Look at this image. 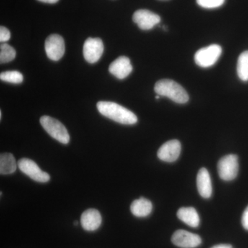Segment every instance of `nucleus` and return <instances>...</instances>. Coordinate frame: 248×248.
Instances as JSON below:
<instances>
[{
  "label": "nucleus",
  "instance_id": "5701e85b",
  "mask_svg": "<svg viewBox=\"0 0 248 248\" xmlns=\"http://www.w3.org/2000/svg\"><path fill=\"white\" fill-rule=\"evenodd\" d=\"M241 223H242V226L244 227V229L248 231V206L245 210L244 213H243Z\"/></svg>",
  "mask_w": 248,
  "mask_h": 248
},
{
  "label": "nucleus",
  "instance_id": "2eb2a0df",
  "mask_svg": "<svg viewBox=\"0 0 248 248\" xmlns=\"http://www.w3.org/2000/svg\"><path fill=\"white\" fill-rule=\"evenodd\" d=\"M153 203L151 201L141 197L134 201L130 205V211L134 216L137 217H146L152 213Z\"/></svg>",
  "mask_w": 248,
  "mask_h": 248
},
{
  "label": "nucleus",
  "instance_id": "9b49d317",
  "mask_svg": "<svg viewBox=\"0 0 248 248\" xmlns=\"http://www.w3.org/2000/svg\"><path fill=\"white\" fill-rule=\"evenodd\" d=\"M182 151V145L178 140H173L164 143L157 152V156L161 161L174 162L177 161Z\"/></svg>",
  "mask_w": 248,
  "mask_h": 248
},
{
  "label": "nucleus",
  "instance_id": "423d86ee",
  "mask_svg": "<svg viewBox=\"0 0 248 248\" xmlns=\"http://www.w3.org/2000/svg\"><path fill=\"white\" fill-rule=\"evenodd\" d=\"M18 168L23 173L32 180L39 183H46L50 181L48 173L42 170L35 161L27 158H22L17 162Z\"/></svg>",
  "mask_w": 248,
  "mask_h": 248
},
{
  "label": "nucleus",
  "instance_id": "1a4fd4ad",
  "mask_svg": "<svg viewBox=\"0 0 248 248\" xmlns=\"http://www.w3.org/2000/svg\"><path fill=\"white\" fill-rule=\"evenodd\" d=\"M104 44L100 38L89 37L84 45V57L85 60L90 63H94L99 61L104 53Z\"/></svg>",
  "mask_w": 248,
  "mask_h": 248
},
{
  "label": "nucleus",
  "instance_id": "39448f33",
  "mask_svg": "<svg viewBox=\"0 0 248 248\" xmlns=\"http://www.w3.org/2000/svg\"><path fill=\"white\" fill-rule=\"evenodd\" d=\"M222 53V48L219 45H212L205 48H201L195 55V63L202 68H208L213 66Z\"/></svg>",
  "mask_w": 248,
  "mask_h": 248
},
{
  "label": "nucleus",
  "instance_id": "393cba45",
  "mask_svg": "<svg viewBox=\"0 0 248 248\" xmlns=\"http://www.w3.org/2000/svg\"><path fill=\"white\" fill-rule=\"evenodd\" d=\"M38 1L44 3H47V4H55V3L58 2L59 0H38Z\"/></svg>",
  "mask_w": 248,
  "mask_h": 248
},
{
  "label": "nucleus",
  "instance_id": "f8f14e48",
  "mask_svg": "<svg viewBox=\"0 0 248 248\" xmlns=\"http://www.w3.org/2000/svg\"><path fill=\"white\" fill-rule=\"evenodd\" d=\"M132 71H133V66L130 63V59L125 56H121L116 59L109 66V72L117 79H125L132 73Z\"/></svg>",
  "mask_w": 248,
  "mask_h": 248
},
{
  "label": "nucleus",
  "instance_id": "aec40b11",
  "mask_svg": "<svg viewBox=\"0 0 248 248\" xmlns=\"http://www.w3.org/2000/svg\"><path fill=\"white\" fill-rule=\"evenodd\" d=\"M0 79L1 81L11 84H19L22 82L24 78L22 73L17 71H9L3 72L0 74Z\"/></svg>",
  "mask_w": 248,
  "mask_h": 248
},
{
  "label": "nucleus",
  "instance_id": "f3484780",
  "mask_svg": "<svg viewBox=\"0 0 248 248\" xmlns=\"http://www.w3.org/2000/svg\"><path fill=\"white\" fill-rule=\"evenodd\" d=\"M18 167L17 163L11 153H3L0 155V173L4 175L13 174Z\"/></svg>",
  "mask_w": 248,
  "mask_h": 248
},
{
  "label": "nucleus",
  "instance_id": "9d476101",
  "mask_svg": "<svg viewBox=\"0 0 248 248\" xmlns=\"http://www.w3.org/2000/svg\"><path fill=\"white\" fill-rule=\"evenodd\" d=\"M172 242L177 247L195 248L202 244V239L199 235L184 230H179L173 234Z\"/></svg>",
  "mask_w": 248,
  "mask_h": 248
},
{
  "label": "nucleus",
  "instance_id": "412c9836",
  "mask_svg": "<svg viewBox=\"0 0 248 248\" xmlns=\"http://www.w3.org/2000/svg\"><path fill=\"white\" fill-rule=\"evenodd\" d=\"M225 0H197V3L204 9H215L224 4Z\"/></svg>",
  "mask_w": 248,
  "mask_h": 248
},
{
  "label": "nucleus",
  "instance_id": "4468645a",
  "mask_svg": "<svg viewBox=\"0 0 248 248\" xmlns=\"http://www.w3.org/2000/svg\"><path fill=\"white\" fill-rule=\"evenodd\" d=\"M197 186L199 193L202 197L208 199L213 194L211 178L208 170L200 169L197 177Z\"/></svg>",
  "mask_w": 248,
  "mask_h": 248
},
{
  "label": "nucleus",
  "instance_id": "f257e3e1",
  "mask_svg": "<svg viewBox=\"0 0 248 248\" xmlns=\"http://www.w3.org/2000/svg\"><path fill=\"white\" fill-rule=\"evenodd\" d=\"M97 108L103 116L117 123L133 125L138 122V117L135 113L115 102H99Z\"/></svg>",
  "mask_w": 248,
  "mask_h": 248
},
{
  "label": "nucleus",
  "instance_id": "a878e982",
  "mask_svg": "<svg viewBox=\"0 0 248 248\" xmlns=\"http://www.w3.org/2000/svg\"><path fill=\"white\" fill-rule=\"evenodd\" d=\"M159 97H160V95H156V97H155V98H156V99H159Z\"/></svg>",
  "mask_w": 248,
  "mask_h": 248
},
{
  "label": "nucleus",
  "instance_id": "0eeeda50",
  "mask_svg": "<svg viewBox=\"0 0 248 248\" xmlns=\"http://www.w3.org/2000/svg\"><path fill=\"white\" fill-rule=\"evenodd\" d=\"M45 50L50 60L53 61L60 60L65 53V44L63 37L58 34L48 36L45 42Z\"/></svg>",
  "mask_w": 248,
  "mask_h": 248
},
{
  "label": "nucleus",
  "instance_id": "a211bd4d",
  "mask_svg": "<svg viewBox=\"0 0 248 248\" xmlns=\"http://www.w3.org/2000/svg\"><path fill=\"white\" fill-rule=\"evenodd\" d=\"M237 75L243 81H248V50L239 55L237 62Z\"/></svg>",
  "mask_w": 248,
  "mask_h": 248
},
{
  "label": "nucleus",
  "instance_id": "f03ea898",
  "mask_svg": "<svg viewBox=\"0 0 248 248\" xmlns=\"http://www.w3.org/2000/svg\"><path fill=\"white\" fill-rule=\"evenodd\" d=\"M155 91L158 95L169 97L177 104H186L189 100V95L186 90L173 80L158 81L155 84Z\"/></svg>",
  "mask_w": 248,
  "mask_h": 248
},
{
  "label": "nucleus",
  "instance_id": "4be33fe9",
  "mask_svg": "<svg viewBox=\"0 0 248 248\" xmlns=\"http://www.w3.org/2000/svg\"><path fill=\"white\" fill-rule=\"evenodd\" d=\"M11 38V32L6 27H0V42H6Z\"/></svg>",
  "mask_w": 248,
  "mask_h": 248
},
{
  "label": "nucleus",
  "instance_id": "20e7f679",
  "mask_svg": "<svg viewBox=\"0 0 248 248\" xmlns=\"http://www.w3.org/2000/svg\"><path fill=\"white\" fill-rule=\"evenodd\" d=\"M218 175L223 180L232 181L239 172V161L236 155H228L222 157L217 165Z\"/></svg>",
  "mask_w": 248,
  "mask_h": 248
},
{
  "label": "nucleus",
  "instance_id": "7ed1b4c3",
  "mask_svg": "<svg viewBox=\"0 0 248 248\" xmlns=\"http://www.w3.org/2000/svg\"><path fill=\"white\" fill-rule=\"evenodd\" d=\"M40 124L51 138L63 144L69 143L70 135L68 130L60 121L50 116L45 115L41 117Z\"/></svg>",
  "mask_w": 248,
  "mask_h": 248
},
{
  "label": "nucleus",
  "instance_id": "6e6552de",
  "mask_svg": "<svg viewBox=\"0 0 248 248\" xmlns=\"http://www.w3.org/2000/svg\"><path fill=\"white\" fill-rule=\"evenodd\" d=\"M133 20L140 29L148 31L159 24L161 17L149 10L140 9L133 14Z\"/></svg>",
  "mask_w": 248,
  "mask_h": 248
},
{
  "label": "nucleus",
  "instance_id": "dca6fc26",
  "mask_svg": "<svg viewBox=\"0 0 248 248\" xmlns=\"http://www.w3.org/2000/svg\"><path fill=\"white\" fill-rule=\"evenodd\" d=\"M177 217L181 221L192 228H197L200 225V216L197 210L192 207L179 209L177 212Z\"/></svg>",
  "mask_w": 248,
  "mask_h": 248
},
{
  "label": "nucleus",
  "instance_id": "6ab92c4d",
  "mask_svg": "<svg viewBox=\"0 0 248 248\" xmlns=\"http://www.w3.org/2000/svg\"><path fill=\"white\" fill-rule=\"evenodd\" d=\"M15 49L7 44H1L0 46V63H6L16 58Z\"/></svg>",
  "mask_w": 248,
  "mask_h": 248
},
{
  "label": "nucleus",
  "instance_id": "ddd939ff",
  "mask_svg": "<svg viewBox=\"0 0 248 248\" xmlns=\"http://www.w3.org/2000/svg\"><path fill=\"white\" fill-rule=\"evenodd\" d=\"M80 222L85 231H94L102 224V215L96 209H88L81 215Z\"/></svg>",
  "mask_w": 248,
  "mask_h": 248
},
{
  "label": "nucleus",
  "instance_id": "bb28decb",
  "mask_svg": "<svg viewBox=\"0 0 248 248\" xmlns=\"http://www.w3.org/2000/svg\"><path fill=\"white\" fill-rule=\"evenodd\" d=\"M1 117H2V114H1V111H0V119H1Z\"/></svg>",
  "mask_w": 248,
  "mask_h": 248
},
{
  "label": "nucleus",
  "instance_id": "b1692460",
  "mask_svg": "<svg viewBox=\"0 0 248 248\" xmlns=\"http://www.w3.org/2000/svg\"><path fill=\"white\" fill-rule=\"evenodd\" d=\"M211 248H232L231 245L229 244H219L213 246Z\"/></svg>",
  "mask_w": 248,
  "mask_h": 248
}]
</instances>
